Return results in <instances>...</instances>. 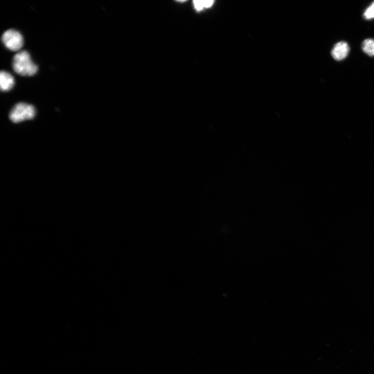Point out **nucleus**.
<instances>
[{
    "mask_svg": "<svg viewBox=\"0 0 374 374\" xmlns=\"http://www.w3.org/2000/svg\"><path fill=\"white\" fill-rule=\"evenodd\" d=\"M350 48L346 42H339L336 43L332 51V55L334 60L341 61L346 58L350 52Z\"/></svg>",
    "mask_w": 374,
    "mask_h": 374,
    "instance_id": "obj_4",
    "label": "nucleus"
},
{
    "mask_svg": "<svg viewBox=\"0 0 374 374\" xmlns=\"http://www.w3.org/2000/svg\"><path fill=\"white\" fill-rule=\"evenodd\" d=\"M2 41L5 45L10 50L18 51L23 45V38L18 32L14 30H9L4 33Z\"/></svg>",
    "mask_w": 374,
    "mask_h": 374,
    "instance_id": "obj_3",
    "label": "nucleus"
},
{
    "mask_svg": "<svg viewBox=\"0 0 374 374\" xmlns=\"http://www.w3.org/2000/svg\"><path fill=\"white\" fill-rule=\"evenodd\" d=\"M213 4L212 1H194V4L195 9L198 10H201L204 8H210Z\"/></svg>",
    "mask_w": 374,
    "mask_h": 374,
    "instance_id": "obj_7",
    "label": "nucleus"
},
{
    "mask_svg": "<svg viewBox=\"0 0 374 374\" xmlns=\"http://www.w3.org/2000/svg\"><path fill=\"white\" fill-rule=\"evenodd\" d=\"M363 52L371 57H374V39L365 40L362 45Z\"/></svg>",
    "mask_w": 374,
    "mask_h": 374,
    "instance_id": "obj_6",
    "label": "nucleus"
},
{
    "mask_svg": "<svg viewBox=\"0 0 374 374\" xmlns=\"http://www.w3.org/2000/svg\"><path fill=\"white\" fill-rule=\"evenodd\" d=\"M36 114L35 108L32 105L20 103L14 106L10 111L9 117L15 123L33 119Z\"/></svg>",
    "mask_w": 374,
    "mask_h": 374,
    "instance_id": "obj_2",
    "label": "nucleus"
},
{
    "mask_svg": "<svg viewBox=\"0 0 374 374\" xmlns=\"http://www.w3.org/2000/svg\"><path fill=\"white\" fill-rule=\"evenodd\" d=\"M364 16L366 19L374 18V3L365 11Z\"/></svg>",
    "mask_w": 374,
    "mask_h": 374,
    "instance_id": "obj_8",
    "label": "nucleus"
},
{
    "mask_svg": "<svg viewBox=\"0 0 374 374\" xmlns=\"http://www.w3.org/2000/svg\"><path fill=\"white\" fill-rule=\"evenodd\" d=\"M15 84L14 77L10 73L2 70L0 73V88L3 92L10 91Z\"/></svg>",
    "mask_w": 374,
    "mask_h": 374,
    "instance_id": "obj_5",
    "label": "nucleus"
},
{
    "mask_svg": "<svg viewBox=\"0 0 374 374\" xmlns=\"http://www.w3.org/2000/svg\"><path fill=\"white\" fill-rule=\"evenodd\" d=\"M13 68L15 72L22 76H33L38 70L30 53L26 51H20L14 56Z\"/></svg>",
    "mask_w": 374,
    "mask_h": 374,
    "instance_id": "obj_1",
    "label": "nucleus"
}]
</instances>
